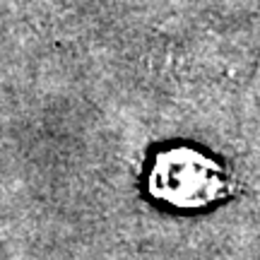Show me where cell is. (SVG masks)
<instances>
[{
	"mask_svg": "<svg viewBox=\"0 0 260 260\" xmlns=\"http://www.w3.org/2000/svg\"><path fill=\"white\" fill-rule=\"evenodd\" d=\"M154 188L169 203L203 205L217 195L219 176L205 159L195 154H171L159 159Z\"/></svg>",
	"mask_w": 260,
	"mask_h": 260,
	"instance_id": "1",
	"label": "cell"
}]
</instances>
